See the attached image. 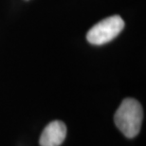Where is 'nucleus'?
Returning <instances> with one entry per match:
<instances>
[{"mask_svg":"<svg viewBox=\"0 0 146 146\" xmlns=\"http://www.w3.org/2000/svg\"><path fill=\"white\" fill-rule=\"evenodd\" d=\"M66 136V126L63 121H53L44 128L39 143L41 146H60Z\"/></svg>","mask_w":146,"mask_h":146,"instance_id":"7ed1b4c3","label":"nucleus"},{"mask_svg":"<svg viewBox=\"0 0 146 146\" xmlns=\"http://www.w3.org/2000/svg\"><path fill=\"white\" fill-rule=\"evenodd\" d=\"M124 28V21L119 15L109 16L94 25L87 31L86 40L96 46L104 45L119 35Z\"/></svg>","mask_w":146,"mask_h":146,"instance_id":"f03ea898","label":"nucleus"},{"mask_svg":"<svg viewBox=\"0 0 146 146\" xmlns=\"http://www.w3.org/2000/svg\"><path fill=\"white\" fill-rule=\"evenodd\" d=\"M143 110L141 104L132 98H126L121 102L116 111L114 121L118 129L126 137L133 139L141 131Z\"/></svg>","mask_w":146,"mask_h":146,"instance_id":"f257e3e1","label":"nucleus"}]
</instances>
